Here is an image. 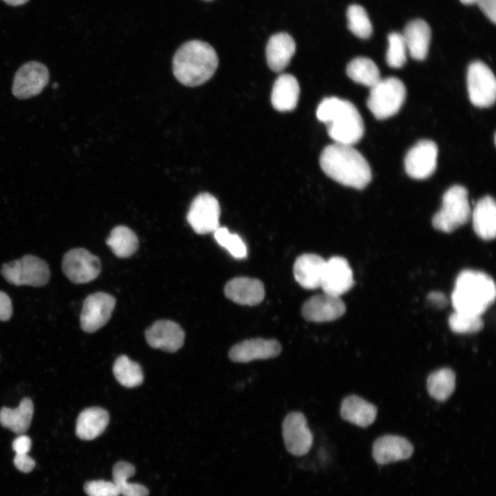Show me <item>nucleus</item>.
Listing matches in <instances>:
<instances>
[{
	"instance_id": "f257e3e1",
	"label": "nucleus",
	"mask_w": 496,
	"mask_h": 496,
	"mask_svg": "<svg viewBox=\"0 0 496 496\" xmlns=\"http://www.w3.org/2000/svg\"><path fill=\"white\" fill-rule=\"evenodd\" d=\"M324 173L338 183L357 189L371 182V167L365 158L353 145L334 143L326 146L320 156Z\"/></svg>"
},
{
	"instance_id": "f03ea898",
	"label": "nucleus",
	"mask_w": 496,
	"mask_h": 496,
	"mask_svg": "<svg viewBox=\"0 0 496 496\" xmlns=\"http://www.w3.org/2000/svg\"><path fill=\"white\" fill-rule=\"evenodd\" d=\"M316 117L327 125L329 137L336 143L353 145L364 135L362 116L347 100L336 96L324 98L317 107Z\"/></svg>"
},
{
	"instance_id": "7ed1b4c3",
	"label": "nucleus",
	"mask_w": 496,
	"mask_h": 496,
	"mask_svg": "<svg viewBox=\"0 0 496 496\" xmlns=\"http://www.w3.org/2000/svg\"><path fill=\"white\" fill-rule=\"evenodd\" d=\"M218 58L215 50L207 42L192 40L183 44L173 58L176 79L189 87L198 86L215 73Z\"/></svg>"
},
{
	"instance_id": "20e7f679",
	"label": "nucleus",
	"mask_w": 496,
	"mask_h": 496,
	"mask_svg": "<svg viewBox=\"0 0 496 496\" xmlns=\"http://www.w3.org/2000/svg\"><path fill=\"white\" fill-rule=\"evenodd\" d=\"M495 298L492 278L484 272L467 269L457 277L451 300L455 311L481 316Z\"/></svg>"
},
{
	"instance_id": "39448f33",
	"label": "nucleus",
	"mask_w": 496,
	"mask_h": 496,
	"mask_svg": "<svg viewBox=\"0 0 496 496\" xmlns=\"http://www.w3.org/2000/svg\"><path fill=\"white\" fill-rule=\"evenodd\" d=\"M471 211L466 188L453 185L444 194L442 207L432 218L433 226L439 231L452 232L470 220Z\"/></svg>"
},
{
	"instance_id": "423d86ee",
	"label": "nucleus",
	"mask_w": 496,
	"mask_h": 496,
	"mask_svg": "<svg viewBox=\"0 0 496 496\" xmlns=\"http://www.w3.org/2000/svg\"><path fill=\"white\" fill-rule=\"evenodd\" d=\"M406 97L403 82L395 77L380 79L371 87L366 105L379 120L389 118L401 108Z\"/></svg>"
},
{
	"instance_id": "0eeeda50",
	"label": "nucleus",
	"mask_w": 496,
	"mask_h": 496,
	"mask_svg": "<svg viewBox=\"0 0 496 496\" xmlns=\"http://www.w3.org/2000/svg\"><path fill=\"white\" fill-rule=\"evenodd\" d=\"M1 273L9 283L17 286L41 287L45 285L50 278L47 262L32 255H25L3 264Z\"/></svg>"
},
{
	"instance_id": "6e6552de",
	"label": "nucleus",
	"mask_w": 496,
	"mask_h": 496,
	"mask_svg": "<svg viewBox=\"0 0 496 496\" xmlns=\"http://www.w3.org/2000/svg\"><path fill=\"white\" fill-rule=\"evenodd\" d=\"M467 88L471 102L479 107H488L495 102L496 81L492 70L481 61L470 64Z\"/></svg>"
},
{
	"instance_id": "1a4fd4ad",
	"label": "nucleus",
	"mask_w": 496,
	"mask_h": 496,
	"mask_svg": "<svg viewBox=\"0 0 496 496\" xmlns=\"http://www.w3.org/2000/svg\"><path fill=\"white\" fill-rule=\"evenodd\" d=\"M62 270L74 284H84L94 280L101 271L99 258L84 248L67 251L62 260Z\"/></svg>"
},
{
	"instance_id": "9d476101",
	"label": "nucleus",
	"mask_w": 496,
	"mask_h": 496,
	"mask_svg": "<svg viewBox=\"0 0 496 496\" xmlns=\"http://www.w3.org/2000/svg\"><path fill=\"white\" fill-rule=\"evenodd\" d=\"M220 208L218 200L211 194L204 192L192 200L187 214V220L196 234L214 232L219 227Z\"/></svg>"
},
{
	"instance_id": "9b49d317",
	"label": "nucleus",
	"mask_w": 496,
	"mask_h": 496,
	"mask_svg": "<svg viewBox=\"0 0 496 496\" xmlns=\"http://www.w3.org/2000/svg\"><path fill=\"white\" fill-rule=\"evenodd\" d=\"M49 78L48 69L44 64L36 61L27 62L14 74L12 94L19 99L35 96L47 85Z\"/></svg>"
},
{
	"instance_id": "f8f14e48",
	"label": "nucleus",
	"mask_w": 496,
	"mask_h": 496,
	"mask_svg": "<svg viewBox=\"0 0 496 496\" xmlns=\"http://www.w3.org/2000/svg\"><path fill=\"white\" fill-rule=\"evenodd\" d=\"M115 304V298L106 293L96 292L87 296L80 315L83 331L93 333L103 327L110 320Z\"/></svg>"
},
{
	"instance_id": "ddd939ff",
	"label": "nucleus",
	"mask_w": 496,
	"mask_h": 496,
	"mask_svg": "<svg viewBox=\"0 0 496 496\" xmlns=\"http://www.w3.org/2000/svg\"><path fill=\"white\" fill-rule=\"evenodd\" d=\"M282 437L286 449L295 456L307 454L313 444V434L305 416L300 412H291L285 417Z\"/></svg>"
},
{
	"instance_id": "4468645a",
	"label": "nucleus",
	"mask_w": 496,
	"mask_h": 496,
	"mask_svg": "<svg viewBox=\"0 0 496 496\" xmlns=\"http://www.w3.org/2000/svg\"><path fill=\"white\" fill-rule=\"evenodd\" d=\"M438 147L431 140L417 142L407 152L404 158L406 174L415 179H425L431 176L437 167Z\"/></svg>"
},
{
	"instance_id": "2eb2a0df",
	"label": "nucleus",
	"mask_w": 496,
	"mask_h": 496,
	"mask_svg": "<svg viewBox=\"0 0 496 496\" xmlns=\"http://www.w3.org/2000/svg\"><path fill=\"white\" fill-rule=\"evenodd\" d=\"M353 283L352 269L344 258L333 256L326 260L320 285L324 293L340 297Z\"/></svg>"
},
{
	"instance_id": "dca6fc26",
	"label": "nucleus",
	"mask_w": 496,
	"mask_h": 496,
	"mask_svg": "<svg viewBox=\"0 0 496 496\" xmlns=\"http://www.w3.org/2000/svg\"><path fill=\"white\" fill-rule=\"evenodd\" d=\"M303 318L309 322H325L340 318L346 306L339 296L324 293L311 297L302 307Z\"/></svg>"
},
{
	"instance_id": "f3484780",
	"label": "nucleus",
	"mask_w": 496,
	"mask_h": 496,
	"mask_svg": "<svg viewBox=\"0 0 496 496\" xmlns=\"http://www.w3.org/2000/svg\"><path fill=\"white\" fill-rule=\"evenodd\" d=\"M281 350L280 342L275 339L251 338L232 346L229 351V358L234 362L245 363L275 358Z\"/></svg>"
},
{
	"instance_id": "a211bd4d",
	"label": "nucleus",
	"mask_w": 496,
	"mask_h": 496,
	"mask_svg": "<svg viewBox=\"0 0 496 496\" xmlns=\"http://www.w3.org/2000/svg\"><path fill=\"white\" fill-rule=\"evenodd\" d=\"M147 344L167 352L178 351L184 343L185 332L180 325L168 320L156 321L145 332Z\"/></svg>"
},
{
	"instance_id": "6ab92c4d",
	"label": "nucleus",
	"mask_w": 496,
	"mask_h": 496,
	"mask_svg": "<svg viewBox=\"0 0 496 496\" xmlns=\"http://www.w3.org/2000/svg\"><path fill=\"white\" fill-rule=\"evenodd\" d=\"M225 295L231 301L242 305L255 306L265 297V288L258 279L237 277L230 280L224 289Z\"/></svg>"
},
{
	"instance_id": "aec40b11",
	"label": "nucleus",
	"mask_w": 496,
	"mask_h": 496,
	"mask_svg": "<svg viewBox=\"0 0 496 496\" xmlns=\"http://www.w3.org/2000/svg\"><path fill=\"white\" fill-rule=\"evenodd\" d=\"M413 447L406 439L387 435L377 439L373 446V457L379 464H386L409 458Z\"/></svg>"
},
{
	"instance_id": "412c9836",
	"label": "nucleus",
	"mask_w": 496,
	"mask_h": 496,
	"mask_svg": "<svg viewBox=\"0 0 496 496\" xmlns=\"http://www.w3.org/2000/svg\"><path fill=\"white\" fill-rule=\"evenodd\" d=\"M326 260L317 254H304L297 258L293 274L299 285L307 289L320 287Z\"/></svg>"
},
{
	"instance_id": "4be33fe9",
	"label": "nucleus",
	"mask_w": 496,
	"mask_h": 496,
	"mask_svg": "<svg viewBox=\"0 0 496 496\" xmlns=\"http://www.w3.org/2000/svg\"><path fill=\"white\" fill-rule=\"evenodd\" d=\"M296 52V43L287 32L272 35L266 46V59L269 68L281 72L289 64Z\"/></svg>"
},
{
	"instance_id": "5701e85b",
	"label": "nucleus",
	"mask_w": 496,
	"mask_h": 496,
	"mask_svg": "<svg viewBox=\"0 0 496 496\" xmlns=\"http://www.w3.org/2000/svg\"><path fill=\"white\" fill-rule=\"evenodd\" d=\"M411 56L417 61L426 59L431 38L428 24L423 19L409 21L402 34Z\"/></svg>"
},
{
	"instance_id": "b1692460",
	"label": "nucleus",
	"mask_w": 496,
	"mask_h": 496,
	"mask_svg": "<svg viewBox=\"0 0 496 496\" xmlns=\"http://www.w3.org/2000/svg\"><path fill=\"white\" fill-rule=\"evenodd\" d=\"M471 218L476 234L483 240H490L495 237L496 207L494 198L486 196L475 204Z\"/></svg>"
},
{
	"instance_id": "393cba45",
	"label": "nucleus",
	"mask_w": 496,
	"mask_h": 496,
	"mask_svg": "<svg viewBox=\"0 0 496 496\" xmlns=\"http://www.w3.org/2000/svg\"><path fill=\"white\" fill-rule=\"evenodd\" d=\"M299 95L300 86L296 77L290 74H282L273 83L271 102L276 110L289 112L296 107Z\"/></svg>"
},
{
	"instance_id": "a878e982",
	"label": "nucleus",
	"mask_w": 496,
	"mask_h": 496,
	"mask_svg": "<svg viewBox=\"0 0 496 496\" xmlns=\"http://www.w3.org/2000/svg\"><path fill=\"white\" fill-rule=\"evenodd\" d=\"M342 418L360 427H367L375 420L377 409L359 396L351 395L344 398L340 406Z\"/></svg>"
},
{
	"instance_id": "bb28decb",
	"label": "nucleus",
	"mask_w": 496,
	"mask_h": 496,
	"mask_svg": "<svg viewBox=\"0 0 496 496\" xmlns=\"http://www.w3.org/2000/svg\"><path fill=\"white\" fill-rule=\"evenodd\" d=\"M110 420L108 412L101 407L84 409L79 415L76 424V435L83 440H92L99 436Z\"/></svg>"
},
{
	"instance_id": "cd10ccee",
	"label": "nucleus",
	"mask_w": 496,
	"mask_h": 496,
	"mask_svg": "<svg viewBox=\"0 0 496 496\" xmlns=\"http://www.w3.org/2000/svg\"><path fill=\"white\" fill-rule=\"evenodd\" d=\"M33 413L32 401L24 397L17 408L3 407L0 410V423L16 434L22 435L29 428Z\"/></svg>"
},
{
	"instance_id": "c85d7f7f",
	"label": "nucleus",
	"mask_w": 496,
	"mask_h": 496,
	"mask_svg": "<svg viewBox=\"0 0 496 496\" xmlns=\"http://www.w3.org/2000/svg\"><path fill=\"white\" fill-rule=\"evenodd\" d=\"M106 244L113 254L118 258H127L133 255L138 247L136 234L129 227L119 225L114 227L106 239Z\"/></svg>"
},
{
	"instance_id": "c756f323",
	"label": "nucleus",
	"mask_w": 496,
	"mask_h": 496,
	"mask_svg": "<svg viewBox=\"0 0 496 496\" xmlns=\"http://www.w3.org/2000/svg\"><path fill=\"white\" fill-rule=\"evenodd\" d=\"M134 473L135 468L132 464L124 461L118 462L112 468V482L122 496H147L149 490L145 486L127 482Z\"/></svg>"
},
{
	"instance_id": "7c9ffc66",
	"label": "nucleus",
	"mask_w": 496,
	"mask_h": 496,
	"mask_svg": "<svg viewBox=\"0 0 496 496\" xmlns=\"http://www.w3.org/2000/svg\"><path fill=\"white\" fill-rule=\"evenodd\" d=\"M346 72L351 80L370 88L381 79L377 65L366 57L359 56L351 60Z\"/></svg>"
},
{
	"instance_id": "2f4dec72",
	"label": "nucleus",
	"mask_w": 496,
	"mask_h": 496,
	"mask_svg": "<svg viewBox=\"0 0 496 496\" xmlns=\"http://www.w3.org/2000/svg\"><path fill=\"white\" fill-rule=\"evenodd\" d=\"M426 387L431 397L438 401L446 400L455 388V374L450 369H439L428 376Z\"/></svg>"
},
{
	"instance_id": "473e14b6",
	"label": "nucleus",
	"mask_w": 496,
	"mask_h": 496,
	"mask_svg": "<svg viewBox=\"0 0 496 496\" xmlns=\"http://www.w3.org/2000/svg\"><path fill=\"white\" fill-rule=\"evenodd\" d=\"M113 373L116 380L123 386L133 388L143 381V374L140 365L126 355H121L115 360Z\"/></svg>"
},
{
	"instance_id": "72a5a7b5",
	"label": "nucleus",
	"mask_w": 496,
	"mask_h": 496,
	"mask_svg": "<svg viewBox=\"0 0 496 496\" xmlns=\"http://www.w3.org/2000/svg\"><path fill=\"white\" fill-rule=\"evenodd\" d=\"M349 30L360 39L371 37L373 28L366 10L360 5H350L347 11Z\"/></svg>"
},
{
	"instance_id": "f704fd0d",
	"label": "nucleus",
	"mask_w": 496,
	"mask_h": 496,
	"mask_svg": "<svg viewBox=\"0 0 496 496\" xmlns=\"http://www.w3.org/2000/svg\"><path fill=\"white\" fill-rule=\"evenodd\" d=\"M214 238L221 247L226 249L236 258H244L247 255V247L241 238L231 234L226 227H218L214 231Z\"/></svg>"
},
{
	"instance_id": "c9c22d12",
	"label": "nucleus",
	"mask_w": 496,
	"mask_h": 496,
	"mask_svg": "<svg viewBox=\"0 0 496 496\" xmlns=\"http://www.w3.org/2000/svg\"><path fill=\"white\" fill-rule=\"evenodd\" d=\"M451 329L457 333H473L484 327L481 316L455 311L448 318Z\"/></svg>"
},
{
	"instance_id": "e433bc0d",
	"label": "nucleus",
	"mask_w": 496,
	"mask_h": 496,
	"mask_svg": "<svg viewBox=\"0 0 496 496\" xmlns=\"http://www.w3.org/2000/svg\"><path fill=\"white\" fill-rule=\"evenodd\" d=\"M387 64L393 68H402L406 61V45L402 34L391 32L388 36Z\"/></svg>"
},
{
	"instance_id": "4c0bfd02",
	"label": "nucleus",
	"mask_w": 496,
	"mask_h": 496,
	"mask_svg": "<svg viewBox=\"0 0 496 496\" xmlns=\"http://www.w3.org/2000/svg\"><path fill=\"white\" fill-rule=\"evenodd\" d=\"M88 496H119L120 493L113 482L102 479L88 481L83 486Z\"/></svg>"
},
{
	"instance_id": "58836bf2",
	"label": "nucleus",
	"mask_w": 496,
	"mask_h": 496,
	"mask_svg": "<svg viewBox=\"0 0 496 496\" xmlns=\"http://www.w3.org/2000/svg\"><path fill=\"white\" fill-rule=\"evenodd\" d=\"M13 462L16 468L23 473H30L35 466L34 460L27 454H16Z\"/></svg>"
},
{
	"instance_id": "ea45409f",
	"label": "nucleus",
	"mask_w": 496,
	"mask_h": 496,
	"mask_svg": "<svg viewBox=\"0 0 496 496\" xmlns=\"http://www.w3.org/2000/svg\"><path fill=\"white\" fill-rule=\"evenodd\" d=\"M12 314V301L7 293L0 291V320L8 321Z\"/></svg>"
},
{
	"instance_id": "a19ab883",
	"label": "nucleus",
	"mask_w": 496,
	"mask_h": 496,
	"mask_svg": "<svg viewBox=\"0 0 496 496\" xmlns=\"http://www.w3.org/2000/svg\"><path fill=\"white\" fill-rule=\"evenodd\" d=\"M32 446L30 438L25 435H19L12 442V449L16 454H27Z\"/></svg>"
},
{
	"instance_id": "79ce46f5",
	"label": "nucleus",
	"mask_w": 496,
	"mask_h": 496,
	"mask_svg": "<svg viewBox=\"0 0 496 496\" xmlns=\"http://www.w3.org/2000/svg\"><path fill=\"white\" fill-rule=\"evenodd\" d=\"M477 4L482 12L495 24L496 21V0H479Z\"/></svg>"
},
{
	"instance_id": "37998d69",
	"label": "nucleus",
	"mask_w": 496,
	"mask_h": 496,
	"mask_svg": "<svg viewBox=\"0 0 496 496\" xmlns=\"http://www.w3.org/2000/svg\"><path fill=\"white\" fill-rule=\"evenodd\" d=\"M428 300L433 305L443 308L447 304V299L446 296L440 291H433L428 296Z\"/></svg>"
},
{
	"instance_id": "c03bdc74",
	"label": "nucleus",
	"mask_w": 496,
	"mask_h": 496,
	"mask_svg": "<svg viewBox=\"0 0 496 496\" xmlns=\"http://www.w3.org/2000/svg\"><path fill=\"white\" fill-rule=\"evenodd\" d=\"M7 4L12 6H21L27 3L29 0H2Z\"/></svg>"
},
{
	"instance_id": "a18cd8bd",
	"label": "nucleus",
	"mask_w": 496,
	"mask_h": 496,
	"mask_svg": "<svg viewBox=\"0 0 496 496\" xmlns=\"http://www.w3.org/2000/svg\"><path fill=\"white\" fill-rule=\"evenodd\" d=\"M462 3L465 5H471L473 3H477L479 0H459Z\"/></svg>"
},
{
	"instance_id": "49530a36",
	"label": "nucleus",
	"mask_w": 496,
	"mask_h": 496,
	"mask_svg": "<svg viewBox=\"0 0 496 496\" xmlns=\"http://www.w3.org/2000/svg\"><path fill=\"white\" fill-rule=\"evenodd\" d=\"M204 1H212V0H204Z\"/></svg>"
}]
</instances>
